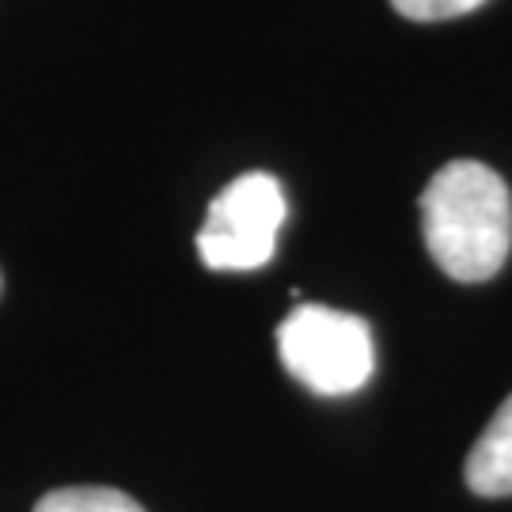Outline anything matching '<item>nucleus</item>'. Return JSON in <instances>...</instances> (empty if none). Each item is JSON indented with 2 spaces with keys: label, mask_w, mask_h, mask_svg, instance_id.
<instances>
[{
  "label": "nucleus",
  "mask_w": 512,
  "mask_h": 512,
  "mask_svg": "<svg viewBox=\"0 0 512 512\" xmlns=\"http://www.w3.org/2000/svg\"><path fill=\"white\" fill-rule=\"evenodd\" d=\"M425 247L452 281H490L512 251V194L494 167L444 164L421 190Z\"/></svg>",
  "instance_id": "nucleus-1"
},
{
  "label": "nucleus",
  "mask_w": 512,
  "mask_h": 512,
  "mask_svg": "<svg viewBox=\"0 0 512 512\" xmlns=\"http://www.w3.org/2000/svg\"><path fill=\"white\" fill-rule=\"evenodd\" d=\"M277 353L285 372L315 395H353L376 372L372 327L361 315L327 304L289 311L277 327Z\"/></svg>",
  "instance_id": "nucleus-2"
},
{
  "label": "nucleus",
  "mask_w": 512,
  "mask_h": 512,
  "mask_svg": "<svg viewBox=\"0 0 512 512\" xmlns=\"http://www.w3.org/2000/svg\"><path fill=\"white\" fill-rule=\"evenodd\" d=\"M285 190L266 171H247L209 202L198 228V258L209 270L247 274L277 255V232L285 224Z\"/></svg>",
  "instance_id": "nucleus-3"
},
{
  "label": "nucleus",
  "mask_w": 512,
  "mask_h": 512,
  "mask_svg": "<svg viewBox=\"0 0 512 512\" xmlns=\"http://www.w3.org/2000/svg\"><path fill=\"white\" fill-rule=\"evenodd\" d=\"M463 478L478 497H512V395L475 440Z\"/></svg>",
  "instance_id": "nucleus-4"
},
{
  "label": "nucleus",
  "mask_w": 512,
  "mask_h": 512,
  "mask_svg": "<svg viewBox=\"0 0 512 512\" xmlns=\"http://www.w3.org/2000/svg\"><path fill=\"white\" fill-rule=\"evenodd\" d=\"M35 512H145L137 501L110 486H65L50 490L35 505Z\"/></svg>",
  "instance_id": "nucleus-5"
},
{
  "label": "nucleus",
  "mask_w": 512,
  "mask_h": 512,
  "mask_svg": "<svg viewBox=\"0 0 512 512\" xmlns=\"http://www.w3.org/2000/svg\"><path fill=\"white\" fill-rule=\"evenodd\" d=\"M482 4L486 0H391V8L414 23H444V19L467 16Z\"/></svg>",
  "instance_id": "nucleus-6"
}]
</instances>
